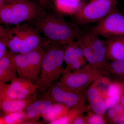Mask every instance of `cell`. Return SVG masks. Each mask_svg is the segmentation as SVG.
<instances>
[{
    "label": "cell",
    "instance_id": "cell-1",
    "mask_svg": "<svg viewBox=\"0 0 124 124\" xmlns=\"http://www.w3.org/2000/svg\"><path fill=\"white\" fill-rule=\"evenodd\" d=\"M31 22L49 42L63 46L75 40L81 32L75 24L56 14L46 13Z\"/></svg>",
    "mask_w": 124,
    "mask_h": 124
},
{
    "label": "cell",
    "instance_id": "cell-12",
    "mask_svg": "<svg viewBox=\"0 0 124 124\" xmlns=\"http://www.w3.org/2000/svg\"><path fill=\"white\" fill-rule=\"evenodd\" d=\"M37 98V94L23 99H8L0 98V111L6 113L24 110Z\"/></svg>",
    "mask_w": 124,
    "mask_h": 124
},
{
    "label": "cell",
    "instance_id": "cell-19",
    "mask_svg": "<svg viewBox=\"0 0 124 124\" xmlns=\"http://www.w3.org/2000/svg\"><path fill=\"white\" fill-rule=\"evenodd\" d=\"M82 0H54L55 8L58 12L74 15L83 4Z\"/></svg>",
    "mask_w": 124,
    "mask_h": 124
},
{
    "label": "cell",
    "instance_id": "cell-10",
    "mask_svg": "<svg viewBox=\"0 0 124 124\" xmlns=\"http://www.w3.org/2000/svg\"><path fill=\"white\" fill-rule=\"evenodd\" d=\"M84 32L93 48L98 69L101 70L107 62V46L105 40L100 39L99 36L94 33L90 29Z\"/></svg>",
    "mask_w": 124,
    "mask_h": 124
},
{
    "label": "cell",
    "instance_id": "cell-6",
    "mask_svg": "<svg viewBox=\"0 0 124 124\" xmlns=\"http://www.w3.org/2000/svg\"><path fill=\"white\" fill-rule=\"evenodd\" d=\"M118 0H90L83 3L73 15L78 24L85 25L99 22L116 8Z\"/></svg>",
    "mask_w": 124,
    "mask_h": 124
},
{
    "label": "cell",
    "instance_id": "cell-26",
    "mask_svg": "<svg viewBox=\"0 0 124 124\" xmlns=\"http://www.w3.org/2000/svg\"><path fill=\"white\" fill-rule=\"evenodd\" d=\"M124 92V86L117 82H111L107 90L106 97L113 95H121Z\"/></svg>",
    "mask_w": 124,
    "mask_h": 124
},
{
    "label": "cell",
    "instance_id": "cell-29",
    "mask_svg": "<svg viewBox=\"0 0 124 124\" xmlns=\"http://www.w3.org/2000/svg\"><path fill=\"white\" fill-rule=\"evenodd\" d=\"M82 115L77 117L74 120L72 124H87L86 116H84Z\"/></svg>",
    "mask_w": 124,
    "mask_h": 124
},
{
    "label": "cell",
    "instance_id": "cell-11",
    "mask_svg": "<svg viewBox=\"0 0 124 124\" xmlns=\"http://www.w3.org/2000/svg\"><path fill=\"white\" fill-rule=\"evenodd\" d=\"M45 49L40 46L25 54L28 61L31 81L36 84L39 76Z\"/></svg>",
    "mask_w": 124,
    "mask_h": 124
},
{
    "label": "cell",
    "instance_id": "cell-3",
    "mask_svg": "<svg viewBox=\"0 0 124 124\" xmlns=\"http://www.w3.org/2000/svg\"><path fill=\"white\" fill-rule=\"evenodd\" d=\"M33 26L19 24L8 29L5 44L14 54L26 53L38 47L45 49L49 41Z\"/></svg>",
    "mask_w": 124,
    "mask_h": 124
},
{
    "label": "cell",
    "instance_id": "cell-7",
    "mask_svg": "<svg viewBox=\"0 0 124 124\" xmlns=\"http://www.w3.org/2000/svg\"><path fill=\"white\" fill-rule=\"evenodd\" d=\"M90 29L105 39L124 36V16L116 8Z\"/></svg>",
    "mask_w": 124,
    "mask_h": 124
},
{
    "label": "cell",
    "instance_id": "cell-22",
    "mask_svg": "<svg viewBox=\"0 0 124 124\" xmlns=\"http://www.w3.org/2000/svg\"><path fill=\"white\" fill-rule=\"evenodd\" d=\"M2 124H25L26 113L24 110L4 113L1 117Z\"/></svg>",
    "mask_w": 124,
    "mask_h": 124
},
{
    "label": "cell",
    "instance_id": "cell-14",
    "mask_svg": "<svg viewBox=\"0 0 124 124\" xmlns=\"http://www.w3.org/2000/svg\"><path fill=\"white\" fill-rule=\"evenodd\" d=\"M105 41L107 61L124 59V36L105 39Z\"/></svg>",
    "mask_w": 124,
    "mask_h": 124
},
{
    "label": "cell",
    "instance_id": "cell-39",
    "mask_svg": "<svg viewBox=\"0 0 124 124\" xmlns=\"http://www.w3.org/2000/svg\"><path fill=\"white\" fill-rule=\"evenodd\" d=\"M83 0H82V1H83Z\"/></svg>",
    "mask_w": 124,
    "mask_h": 124
},
{
    "label": "cell",
    "instance_id": "cell-27",
    "mask_svg": "<svg viewBox=\"0 0 124 124\" xmlns=\"http://www.w3.org/2000/svg\"><path fill=\"white\" fill-rule=\"evenodd\" d=\"M87 117V124H104L107 123L106 120L103 115L89 112Z\"/></svg>",
    "mask_w": 124,
    "mask_h": 124
},
{
    "label": "cell",
    "instance_id": "cell-18",
    "mask_svg": "<svg viewBox=\"0 0 124 124\" xmlns=\"http://www.w3.org/2000/svg\"><path fill=\"white\" fill-rule=\"evenodd\" d=\"M13 58L18 77L31 81L29 64L25 54L13 53Z\"/></svg>",
    "mask_w": 124,
    "mask_h": 124
},
{
    "label": "cell",
    "instance_id": "cell-20",
    "mask_svg": "<svg viewBox=\"0 0 124 124\" xmlns=\"http://www.w3.org/2000/svg\"><path fill=\"white\" fill-rule=\"evenodd\" d=\"M70 108L62 104L54 103L51 110L42 117L45 121L50 124L65 116Z\"/></svg>",
    "mask_w": 124,
    "mask_h": 124
},
{
    "label": "cell",
    "instance_id": "cell-23",
    "mask_svg": "<svg viewBox=\"0 0 124 124\" xmlns=\"http://www.w3.org/2000/svg\"><path fill=\"white\" fill-rule=\"evenodd\" d=\"M37 86L35 84L29 80L24 79L20 89L18 91L17 99H23L36 94Z\"/></svg>",
    "mask_w": 124,
    "mask_h": 124
},
{
    "label": "cell",
    "instance_id": "cell-31",
    "mask_svg": "<svg viewBox=\"0 0 124 124\" xmlns=\"http://www.w3.org/2000/svg\"><path fill=\"white\" fill-rule=\"evenodd\" d=\"M117 115H120L124 112V107L121 103H117L115 106L113 107Z\"/></svg>",
    "mask_w": 124,
    "mask_h": 124
},
{
    "label": "cell",
    "instance_id": "cell-30",
    "mask_svg": "<svg viewBox=\"0 0 124 124\" xmlns=\"http://www.w3.org/2000/svg\"><path fill=\"white\" fill-rule=\"evenodd\" d=\"M7 48L4 42L0 40V60L7 54Z\"/></svg>",
    "mask_w": 124,
    "mask_h": 124
},
{
    "label": "cell",
    "instance_id": "cell-9",
    "mask_svg": "<svg viewBox=\"0 0 124 124\" xmlns=\"http://www.w3.org/2000/svg\"><path fill=\"white\" fill-rule=\"evenodd\" d=\"M29 104L25 110V124L36 123L39 118L51 110L54 103L43 95Z\"/></svg>",
    "mask_w": 124,
    "mask_h": 124
},
{
    "label": "cell",
    "instance_id": "cell-24",
    "mask_svg": "<svg viewBox=\"0 0 124 124\" xmlns=\"http://www.w3.org/2000/svg\"><path fill=\"white\" fill-rule=\"evenodd\" d=\"M101 70L116 75L124 76V59L107 61Z\"/></svg>",
    "mask_w": 124,
    "mask_h": 124
},
{
    "label": "cell",
    "instance_id": "cell-2",
    "mask_svg": "<svg viewBox=\"0 0 124 124\" xmlns=\"http://www.w3.org/2000/svg\"><path fill=\"white\" fill-rule=\"evenodd\" d=\"M65 46L49 42L45 49L39 76L35 84L37 93L45 94L64 72L63 63Z\"/></svg>",
    "mask_w": 124,
    "mask_h": 124
},
{
    "label": "cell",
    "instance_id": "cell-34",
    "mask_svg": "<svg viewBox=\"0 0 124 124\" xmlns=\"http://www.w3.org/2000/svg\"><path fill=\"white\" fill-rule=\"evenodd\" d=\"M119 102L120 103L122 104V106L124 107V95L121 96Z\"/></svg>",
    "mask_w": 124,
    "mask_h": 124
},
{
    "label": "cell",
    "instance_id": "cell-33",
    "mask_svg": "<svg viewBox=\"0 0 124 124\" xmlns=\"http://www.w3.org/2000/svg\"><path fill=\"white\" fill-rule=\"evenodd\" d=\"M118 123L119 124H122L124 122V112L120 115H117Z\"/></svg>",
    "mask_w": 124,
    "mask_h": 124
},
{
    "label": "cell",
    "instance_id": "cell-38",
    "mask_svg": "<svg viewBox=\"0 0 124 124\" xmlns=\"http://www.w3.org/2000/svg\"><path fill=\"white\" fill-rule=\"evenodd\" d=\"M4 0H0V5H1L2 4H3V2H4Z\"/></svg>",
    "mask_w": 124,
    "mask_h": 124
},
{
    "label": "cell",
    "instance_id": "cell-15",
    "mask_svg": "<svg viewBox=\"0 0 124 124\" xmlns=\"http://www.w3.org/2000/svg\"><path fill=\"white\" fill-rule=\"evenodd\" d=\"M76 43L75 40L69 42L64 47L63 60L66 66L65 70L75 71L84 66L78 57L76 50Z\"/></svg>",
    "mask_w": 124,
    "mask_h": 124
},
{
    "label": "cell",
    "instance_id": "cell-28",
    "mask_svg": "<svg viewBox=\"0 0 124 124\" xmlns=\"http://www.w3.org/2000/svg\"><path fill=\"white\" fill-rule=\"evenodd\" d=\"M121 95H117L108 97L104 99L107 110L112 108L120 101Z\"/></svg>",
    "mask_w": 124,
    "mask_h": 124
},
{
    "label": "cell",
    "instance_id": "cell-37",
    "mask_svg": "<svg viewBox=\"0 0 124 124\" xmlns=\"http://www.w3.org/2000/svg\"><path fill=\"white\" fill-rule=\"evenodd\" d=\"M2 115L1 114V111H0V124H2L1 123V117L2 116Z\"/></svg>",
    "mask_w": 124,
    "mask_h": 124
},
{
    "label": "cell",
    "instance_id": "cell-13",
    "mask_svg": "<svg viewBox=\"0 0 124 124\" xmlns=\"http://www.w3.org/2000/svg\"><path fill=\"white\" fill-rule=\"evenodd\" d=\"M18 77L13 53L7 51L0 60V83H8Z\"/></svg>",
    "mask_w": 124,
    "mask_h": 124
},
{
    "label": "cell",
    "instance_id": "cell-8",
    "mask_svg": "<svg viewBox=\"0 0 124 124\" xmlns=\"http://www.w3.org/2000/svg\"><path fill=\"white\" fill-rule=\"evenodd\" d=\"M43 95L54 103L63 104L70 108L85 106L84 99L79 92H71L62 88L58 82H54Z\"/></svg>",
    "mask_w": 124,
    "mask_h": 124
},
{
    "label": "cell",
    "instance_id": "cell-35",
    "mask_svg": "<svg viewBox=\"0 0 124 124\" xmlns=\"http://www.w3.org/2000/svg\"><path fill=\"white\" fill-rule=\"evenodd\" d=\"M38 0L41 3V4L44 5L46 3V1H48V0Z\"/></svg>",
    "mask_w": 124,
    "mask_h": 124
},
{
    "label": "cell",
    "instance_id": "cell-21",
    "mask_svg": "<svg viewBox=\"0 0 124 124\" xmlns=\"http://www.w3.org/2000/svg\"><path fill=\"white\" fill-rule=\"evenodd\" d=\"M86 111L85 106L70 108L67 113L60 119L51 122V124H72L74 120Z\"/></svg>",
    "mask_w": 124,
    "mask_h": 124
},
{
    "label": "cell",
    "instance_id": "cell-36",
    "mask_svg": "<svg viewBox=\"0 0 124 124\" xmlns=\"http://www.w3.org/2000/svg\"><path fill=\"white\" fill-rule=\"evenodd\" d=\"M18 0H4V1H6L7 3H10L15 1Z\"/></svg>",
    "mask_w": 124,
    "mask_h": 124
},
{
    "label": "cell",
    "instance_id": "cell-16",
    "mask_svg": "<svg viewBox=\"0 0 124 124\" xmlns=\"http://www.w3.org/2000/svg\"><path fill=\"white\" fill-rule=\"evenodd\" d=\"M87 97L93 112L103 115L107 111L104 100L92 84L87 91Z\"/></svg>",
    "mask_w": 124,
    "mask_h": 124
},
{
    "label": "cell",
    "instance_id": "cell-4",
    "mask_svg": "<svg viewBox=\"0 0 124 124\" xmlns=\"http://www.w3.org/2000/svg\"><path fill=\"white\" fill-rule=\"evenodd\" d=\"M46 13L30 0H18L0 5V23L16 25L31 21Z\"/></svg>",
    "mask_w": 124,
    "mask_h": 124
},
{
    "label": "cell",
    "instance_id": "cell-17",
    "mask_svg": "<svg viewBox=\"0 0 124 124\" xmlns=\"http://www.w3.org/2000/svg\"><path fill=\"white\" fill-rule=\"evenodd\" d=\"M76 39L78 44L82 49L88 64L93 68L99 69L93 48L84 31H81Z\"/></svg>",
    "mask_w": 124,
    "mask_h": 124
},
{
    "label": "cell",
    "instance_id": "cell-5",
    "mask_svg": "<svg viewBox=\"0 0 124 124\" xmlns=\"http://www.w3.org/2000/svg\"><path fill=\"white\" fill-rule=\"evenodd\" d=\"M102 74L101 70L93 68L88 63L76 70H65L58 83L65 90L80 93L102 76Z\"/></svg>",
    "mask_w": 124,
    "mask_h": 124
},
{
    "label": "cell",
    "instance_id": "cell-32",
    "mask_svg": "<svg viewBox=\"0 0 124 124\" xmlns=\"http://www.w3.org/2000/svg\"><path fill=\"white\" fill-rule=\"evenodd\" d=\"M108 110L107 115L109 119H112L113 117H115L117 115V113L113 108H110V109H108Z\"/></svg>",
    "mask_w": 124,
    "mask_h": 124
},
{
    "label": "cell",
    "instance_id": "cell-25",
    "mask_svg": "<svg viewBox=\"0 0 124 124\" xmlns=\"http://www.w3.org/2000/svg\"><path fill=\"white\" fill-rule=\"evenodd\" d=\"M111 82L108 78L102 75L92 83L103 100L106 97L107 90Z\"/></svg>",
    "mask_w": 124,
    "mask_h": 124
}]
</instances>
